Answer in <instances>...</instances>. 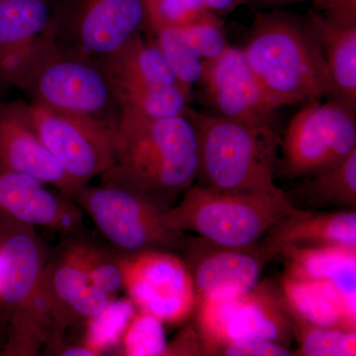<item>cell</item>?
<instances>
[{
	"mask_svg": "<svg viewBox=\"0 0 356 356\" xmlns=\"http://www.w3.org/2000/svg\"><path fill=\"white\" fill-rule=\"evenodd\" d=\"M131 299L114 298L97 315L88 321L81 343L92 356L103 355L120 346L126 330L137 313Z\"/></svg>",
	"mask_w": 356,
	"mask_h": 356,
	"instance_id": "obj_25",
	"label": "cell"
},
{
	"mask_svg": "<svg viewBox=\"0 0 356 356\" xmlns=\"http://www.w3.org/2000/svg\"><path fill=\"white\" fill-rule=\"evenodd\" d=\"M177 28H179L185 40L203 60L220 57L229 46L218 15L210 19Z\"/></svg>",
	"mask_w": 356,
	"mask_h": 356,
	"instance_id": "obj_32",
	"label": "cell"
},
{
	"mask_svg": "<svg viewBox=\"0 0 356 356\" xmlns=\"http://www.w3.org/2000/svg\"><path fill=\"white\" fill-rule=\"evenodd\" d=\"M0 355H1V350H0Z\"/></svg>",
	"mask_w": 356,
	"mask_h": 356,
	"instance_id": "obj_39",
	"label": "cell"
},
{
	"mask_svg": "<svg viewBox=\"0 0 356 356\" xmlns=\"http://www.w3.org/2000/svg\"><path fill=\"white\" fill-rule=\"evenodd\" d=\"M122 111L149 118H172L185 113L192 99L191 89L175 88H131L117 91Z\"/></svg>",
	"mask_w": 356,
	"mask_h": 356,
	"instance_id": "obj_26",
	"label": "cell"
},
{
	"mask_svg": "<svg viewBox=\"0 0 356 356\" xmlns=\"http://www.w3.org/2000/svg\"><path fill=\"white\" fill-rule=\"evenodd\" d=\"M146 4L147 34L161 28L184 27L217 15L207 8L203 0H146Z\"/></svg>",
	"mask_w": 356,
	"mask_h": 356,
	"instance_id": "obj_29",
	"label": "cell"
},
{
	"mask_svg": "<svg viewBox=\"0 0 356 356\" xmlns=\"http://www.w3.org/2000/svg\"><path fill=\"white\" fill-rule=\"evenodd\" d=\"M307 21L322 44L334 86L331 99L355 112L356 25L339 24L318 14H311Z\"/></svg>",
	"mask_w": 356,
	"mask_h": 356,
	"instance_id": "obj_23",
	"label": "cell"
},
{
	"mask_svg": "<svg viewBox=\"0 0 356 356\" xmlns=\"http://www.w3.org/2000/svg\"><path fill=\"white\" fill-rule=\"evenodd\" d=\"M17 88L30 102L118 127L120 103L102 63L63 50L53 40L34 58Z\"/></svg>",
	"mask_w": 356,
	"mask_h": 356,
	"instance_id": "obj_6",
	"label": "cell"
},
{
	"mask_svg": "<svg viewBox=\"0 0 356 356\" xmlns=\"http://www.w3.org/2000/svg\"><path fill=\"white\" fill-rule=\"evenodd\" d=\"M147 29L146 0H56L50 36L63 50L102 60Z\"/></svg>",
	"mask_w": 356,
	"mask_h": 356,
	"instance_id": "obj_9",
	"label": "cell"
},
{
	"mask_svg": "<svg viewBox=\"0 0 356 356\" xmlns=\"http://www.w3.org/2000/svg\"><path fill=\"white\" fill-rule=\"evenodd\" d=\"M205 6L217 15L233 13L238 7L250 3L252 0H203Z\"/></svg>",
	"mask_w": 356,
	"mask_h": 356,
	"instance_id": "obj_36",
	"label": "cell"
},
{
	"mask_svg": "<svg viewBox=\"0 0 356 356\" xmlns=\"http://www.w3.org/2000/svg\"><path fill=\"white\" fill-rule=\"evenodd\" d=\"M281 296L293 321L356 332V306L331 283L283 277Z\"/></svg>",
	"mask_w": 356,
	"mask_h": 356,
	"instance_id": "obj_21",
	"label": "cell"
},
{
	"mask_svg": "<svg viewBox=\"0 0 356 356\" xmlns=\"http://www.w3.org/2000/svg\"><path fill=\"white\" fill-rule=\"evenodd\" d=\"M327 19L343 25H356V0H318Z\"/></svg>",
	"mask_w": 356,
	"mask_h": 356,
	"instance_id": "obj_34",
	"label": "cell"
},
{
	"mask_svg": "<svg viewBox=\"0 0 356 356\" xmlns=\"http://www.w3.org/2000/svg\"><path fill=\"white\" fill-rule=\"evenodd\" d=\"M69 243L49 257L42 278L40 300L47 312L51 339L47 350L60 351L67 332L86 325L110 301V296L90 280L81 257V238L70 236ZM118 297V296H117Z\"/></svg>",
	"mask_w": 356,
	"mask_h": 356,
	"instance_id": "obj_13",
	"label": "cell"
},
{
	"mask_svg": "<svg viewBox=\"0 0 356 356\" xmlns=\"http://www.w3.org/2000/svg\"><path fill=\"white\" fill-rule=\"evenodd\" d=\"M204 355L202 344L197 332L186 327L166 346L165 356Z\"/></svg>",
	"mask_w": 356,
	"mask_h": 356,
	"instance_id": "obj_35",
	"label": "cell"
},
{
	"mask_svg": "<svg viewBox=\"0 0 356 356\" xmlns=\"http://www.w3.org/2000/svg\"><path fill=\"white\" fill-rule=\"evenodd\" d=\"M198 140L196 184L216 191H277V131L188 107Z\"/></svg>",
	"mask_w": 356,
	"mask_h": 356,
	"instance_id": "obj_4",
	"label": "cell"
},
{
	"mask_svg": "<svg viewBox=\"0 0 356 356\" xmlns=\"http://www.w3.org/2000/svg\"><path fill=\"white\" fill-rule=\"evenodd\" d=\"M0 168L35 178L70 199L81 188L40 139L23 100L0 106Z\"/></svg>",
	"mask_w": 356,
	"mask_h": 356,
	"instance_id": "obj_17",
	"label": "cell"
},
{
	"mask_svg": "<svg viewBox=\"0 0 356 356\" xmlns=\"http://www.w3.org/2000/svg\"><path fill=\"white\" fill-rule=\"evenodd\" d=\"M56 0H0V91L18 88L51 41Z\"/></svg>",
	"mask_w": 356,
	"mask_h": 356,
	"instance_id": "obj_16",
	"label": "cell"
},
{
	"mask_svg": "<svg viewBox=\"0 0 356 356\" xmlns=\"http://www.w3.org/2000/svg\"><path fill=\"white\" fill-rule=\"evenodd\" d=\"M305 178L299 193L310 205L355 210L356 149L339 165Z\"/></svg>",
	"mask_w": 356,
	"mask_h": 356,
	"instance_id": "obj_24",
	"label": "cell"
},
{
	"mask_svg": "<svg viewBox=\"0 0 356 356\" xmlns=\"http://www.w3.org/2000/svg\"><path fill=\"white\" fill-rule=\"evenodd\" d=\"M125 356H165L168 341L163 323L158 318L138 312L126 330L120 343Z\"/></svg>",
	"mask_w": 356,
	"mask_h": 356,
	"instance_id": "obj_30",
	"label": "cell"
},
{
	"mask_svg": "<svg viewBox=\"0 0 356 356\" xmlns=\"http://www.w3.org/2000/svg\"><path fill=\"white\" fill-rule=\"evenodd\" d=\"M280 147L276 173L287 179L339 165L356 149L355 112L334 99L306 102L290 121Z\"/></svg>",
	"mask_w": 356,
	"mask_h": 356,
	"instance_id": "obj_8",
	"label": "cell"
},
{
	"mask_svg": "<svg viewBox=\"0 0 356 356\" xmlns=\"http://www.w3.org/2000/svg\"><path fill=\"white\" fill-rule=\"evenodd\" d=\"M297 208L286 193L277 191H216L193 184L179 202L165 211L166 229L196 234L226 247L259 243Z\"/></svg>",
	"mask_w": 356,
	"mask_h": 356,
	"instance_id": "obj_5",
	"label": "cell"
},
{
	"mask_svg": "<svg viewBox=\"0 0 356 356\" xmlns=\"http://www.w3.org/2000/svg\"><path fill=\"white\" fill-rule=\"evenodd\" d=\"M201 98L214 113L264 130L276 131L280 108L248 65L242 48L229 46L220 57L203 60Z\"/></svg>",
	"mask_w": 356,
	"mask_h": 356,
	"instance_id": "obj_14",
	"label": "cell"
},
{
	"mask_svg": "<svg viewBox=\"0 0 356 356\" xmlns=\"http://www.w3.org/2000/svg\"><path fill=\"white\" fill-rule=\"evenodd\" d=\"M292 323L299 341V348L294 355H356V332L317 327L293 320Z\"/></svg>",
	"mask_w": 356,
	"mask_h": 356,
	"instance_id": "obj_28",
	"label": "cell"
},
{
	"mask_svg": "<svg viewBox=\"0 0 356 356\" xmlns=\"http://www.w3.org/2000/svg\"><path fill=\"white\" fill-rule=\"evenodd\" d=\"M217 355L224 356H289L291 350L284 344L264 339H243L225 344Z\"/></svg>",
	"mask_w": 356,
	"mask_h": 356,
	"instance_id": "obj_33",
	"label": "cell"
},
{
	"mask_svg": "<svg viewBox=\"0 0 356 356\" xmlns=\"http://www.w3.org/2000/svg\"><path fill=\"white\" fill-rule=\"evenodd\" d=\"M266 235V242L277 254L283 245L356 247V212H313L297 208Z\"/></svg>",
	"mask_w": 356,
	"mask_h": 356,
	"instance_id": "obj_19",
	"label": "cell"
},
{
	"mask_svg": "<svg viewBox=\"0 0 356 356\" xmlns=\"http://www.w3.org/2000/svg\"><path fill=\"white\" fill-rule=\"evenodd\" d=\"M147 35L158 46L180 83L191 89L198 84L202 76L203 60L185 40L179 28H161Z\"/></svg>",
	"mask_w": 356,
	"mask_h": 356,
	"instance_id": "obj_27",
	"label": "cell"
},
{
	"mask_svg": "<svg viewBox=\"0 0 356 356\" xmlns=\"http://www.w3.org/2000/svg\"><path fill=\"white\" fill-rule=\"evenodd\" d=\"M49 257L35 227L0 213V307L8 325L1 355H38L48 346L40 292Z\"/></svg>",
	"mask_w": 356,
	"mask_h": 356,
	"instance_id": "obj_3",
	"label": "cell"
},
{
	"mask_svg": "<svg viewBox=\"0 0 356 356\" xmlns=\"http://www.w3.org/2000/svg\"><path fill=\"white\" fill-rule=\"evenodd\" d=\"M0 213L67 238L81 236L83 211L60 192L21 173L0 168Z\"/></svg>",
	"mask_w": 356,
	"mask_h": 356,
	"instance_id": "obj_18",
	"label": "cell"
},
{
	"mask_svg": "<svg viewBox=\"0 0 356 356\" xmlns=\"http://www.w3.org/2000/svg\"><path fill=\"white\" fill-rule=\"evenodd\" d=\"M3 100H2L1 97V91H0V106H1L2 103H3Z\"/></svg>",
	"mask_w": 356,
	"mask_h": 356,
	"instance_id": "obj_38",
	"label": "cell"
},
{
	"mask_svg": "<svg viewBox=\"0 0 356 356\" xmlns=\"http://www.w3.org/2000/svg\"><path fill=\"white\" fill-rule=\"evenodd\" d=\"M197 172V134L186 111L161 119L122 111L116 159L102 184L140 192L168 209L195 184Z\"/></svg>",
	"mask_w": 356,
	"mask_h": 356,
	"instance_id": "obj_1",
	"label": "cell"
},
{
	"mask_svg": "<svg viewBox=\"0 0 356 356\" xmlns=\"http://www.w3.org/2000/svg\"><path fill=\"white\" fill-rule=\"evenodd\" d=\"M242 50L280 107L334 95L320 40L308 21L294 14L280 8L257 14Z\"/></svg>",
	"mask_w": 356,
	"mask_h": 356,
	"instance_id": "obj_2",
	"label": "cell"
},
{
	"mask_svg": "<svg viewBox=\"0 0 356 356\" xmlns=\"http://www.w3.org/2000/svg\"><path fill=\"white\" fill-rule=\"evenodd\" d=\"M196 307L204 355H217L225 344L243 339L289 346L294 334L284 300L268 282L238 296L202 300Z\"/></svg>",
	"mask_w": 356,
	"mask_h": 356,
	"instance_id": "obj_10",
	"label": "cell"
},
{
	"mask_svg": "<svg viewBox=\"0 0 356 356\" xmlns=\"http://www.w3.org/2000/svg\"><path fill=\"white\" fill-rule=\"evenodd\" d=\"M181 248L197 302L250 291L259 284L262 268L278 255L266 240L247 247H226L199 236L184 240Z\"/></svg>",
	"mask_w": 356,
	"mask_h": 356,
	"instance_id": "obj_15",
	"label": "cell"
},
{
	"mask_svg": "<svg viewBox=\"0 0 356 356\" xmlns=\"http://www.w3.org/2000/svg\"><path fill=\"white\" fill-rule=\"evenodd\" d=\"M81 250L83 266L90 280L110 296H118L119 292L123 290L119 254L107 252L81 238Z\"/></svg>",
	"mask_w": 356,
	"mask_h": 356,
	"instance_id": "obj_31",
	"label": "cell"
},
{
	"mask_svg": "<svg viewBox=\"0 0 356 356\" xmlns=\"http://www.w3.org/2000/svg\"><path fill=\"white\" fill-rule=\"evenodd\" d=\"M27 109L40 139L79 187L114 165L117 129L37 103L27 102Z\"/></svg>",
	"mask_w": 356,
	"mask_h": 356,
	"instance_id": "obj_11",
	"label": "cell"
},
{
	"mask_svg": "<svg viewBox=\"0 0 356 356\" xmlns=\"http://www.w3.org/2000/svg\"><path fill=\"white\" fill-rule=\"evenodd\" d=\"M118 254L123 290L138 311L163 324H179L191 315L197 298L184 259L170 250Z\"/></svg>",
	"mask_w": 356,
	"mask_h": 356,
	"instance_id": "obj_12",
	"label": "cell"
},
{
	"mask_svg": "<svg viewBox=\"0 0 356 356\" xmlns=\"http://www.w3.org/2000/svg\"><path fill=\"white\" fill-rule=\"evenodd\" d=\"M72 200L91 218L119 254L181 248L184 233L166 229L165 208L132 189L100 184L81 187Z\"/></svg>",
	"mask_w": 356,
	"mask_h": 356,
	"instance_id": "obj_7",
	"label": "cell"
},
{
	"mask_svg": "<svg viewBox=\"0 0 356 356\" xmlns=\"http://www.w3.org/2000/svg\"><path fill=\"white\" fill-rule=\"evenodd\" d=\"M278 254L286 261L285 277L331 283L356 306V247L283 245Z\"/></svg>",
	"mask_w": 356,
	"mask_h": 356,
	"instance_id": "obj_22",
	"label": "cell"
},
{
	"mask_svg": "<svg viewBox=\"0 0 356 356\" xmlns=\"http://www.w3.org/2000/svg\"><path fill=\"white\" fill-rule=\"evenodd\" d=\"M267 8H280V7L289 6V4L298 3V2L312 1L318 4V0H252V2Z\"/></svg>",
	"mask_w": 356,
	"mask_h": 356,
	"instance_id": "obj_37",
	"label": "cell"
},
{
	"mask_svg": "<svg viewBox=\"0 0 356 356\" xmlns=\"http://www.w3.org/2000/svg\"><path fill=\"white\" fill-rule=\"evenodd\" d=\"M99 62L115 93L131 88H188L180 83L158 46L146 33L135 35L119 50Z\"/></svg>",
	"mask_w": 356,
	"mask_h": 356,
	"instance_id": "obj_20",
	"label": "cell"
}]
</instances>
